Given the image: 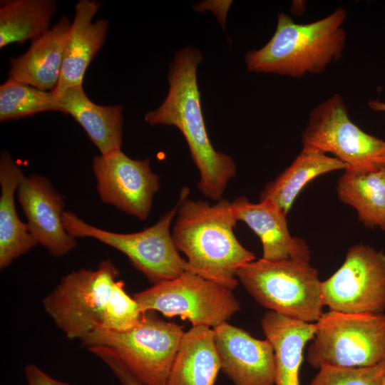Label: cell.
I'll return each mask as SVG.
<instances>
[{"instance_id": "obj_6", "label": "cell", "mask_w": 385, "mask_h": 385, "mask_svg": "<svg viewBox=\"0 0 385 385\" xmlns=\"http://www.w3.org/2000/svg\"><path fill=\"white\" fill-rule=\"evenodd\" d=\"M307 360L323 366L360 368L385 363V314L324 312Z\"/></svg>"}, {"instance_id": "obj_11", "label": "cell", "mask_w": 385, "mask_h": 385, "mask_svg": "<svg viewBox=\"0 0 385 385\" xmlns=\"http://www.w3.org/2000/svg\"><path fill=\"white\" fill-rule=\"evenodd\" d=\"M324 306L343 313H384L385 253L361 243L351 246L340 267L321 282Z\"/></svg>"}, {"instance_id": "obj_13", "label": "cell", "mask_w": 385, "mask_h": 385, "mask_svg": "<svg viewBox=\"0 0 385 385\" xmlns=\"http://www.w3.org/2000/svg\"><path fill=\"white\" fill-rule=\"evenodd\" d=\"M16 192L29 232L38 244L54 257L71 252L76 241L63 225L64 197L50 180L40 175L24 176Z\"/></svg>"}, {"instance_id": "obj_28", "label": "cell", "mask_w": 385, "mask_h": 385, "mask_svg": "<svg viewBox=\"0 0 385 385\" xmlns=\"http://www.w3.org/2000/svg\"><path fill=\"white\" fill-rule=\"evenodd\" d=\"M88 350L106 364L122 385H146L130 374L119 360L105 348L93 346Z\"/></svg>"}, {"instance_id": "obj_1", "label": "cell", "mask_w": 385, "mask_h": 385, "mask_svg": "<svg viewBox=\"0 0 385 385\" xmlns=\"http://www.w3.org/2000/svg\"><path fill=\"white\" fill-rule=\"evenodd\" d=\"M202 59L200 51L192 46L176 52L168 70V94L145 120L151 125H173L182 133L200 173L198 190L218 201L236 174V165L231 156L213 148L206 130L197 80Z\"/></svg>"}, {"instance_id": "obj_29", "label": "cell", "mask_w": 385, "mask_h": 385, "mask_svg": "<svg viewBox=\"0 0 385 385\" xmlns=\"http://www.w3.org/2000/svg\"><path fill=\"white\" fill-rule=\"evenodd\" d=\"M24 374L28 385H70L51 377L34 364L25 366Z\"/></svg>"}, {"instance_id": "obj_12", "label": "cell", "mask_w": 385, "mask_h": 385, "mask_svg": "<svg viewBox=\"0 0 385 385\" xmlns=\"http://www.w3.org/2000/svg\"><path fill=\"white\" fill-rule=\"evenodd\" d=\"M92 168L101 201L145 220L160 180L150 167L148 159L135 160L121 150L93 158Z\"/></svg>"}, {"instance_id": "obj_24", "label": "cell", "mask_w": 385, "mask_h": 385, "mask_svg": "<svg viewBox=\"0 0 385 385\" xmlns=\"http://www.w3.org/2000/svg\"><path fill=\"white\" fill-rule=\"evenodd\" d=\"M56 11L51 0H14L3 1L0 7V48L31 41L50 28Z\"/></svg>"}, {"instance_id": "obj_7", "label": "cell", "mask_w": 385, "mask_h": 385, "mask_svg": "<svg viewBox=\"0 0 385 385\" xmlns=\"http://www.w3.org/2000/svg\"><path fill=\"white\" fill-rule=\"evenodd\" d=\"M178 207V201L155 224L133 233L98 228L70 211L63 212V222L74 238H93L124 254L132 265L155 284L176 279L186 272H193L187 260L180 255L170 232Z\"/></svg>"}, {"instance_id": "obj_3", "label": "cell", "mask_w": 385, "mask_h": 385, "mask_svg": "<svg viewBox=\"0 0 385 385\" xmlns=\"http://www.w3.org/2000/svg\"><path fill=\"white\" fill-rule=\"evenodd\" d=\"M345 9L339 8L326 17L297 24L287 14H278L275 31L261 48L248 51V71L300 78L320 73L341 56L346 43L343 27Z\"/></svg>"}, {"instance_id": "obj_25", "label": "cell", "mask_w": 385, "mask_h": 385, "mask_svg": "<svg viewBox=\"0 0 385 385\" xmlns=\"http://www.w3.org/2000/svg\"><path fill=\"white\" fill-rule=\"evenodd\" d=\"M50 111L61 112L53 91H42L11 78L1 85V122Z\"/></svg>"}, {"instance_id": "obj_27", "label": "cell", "mask_w": 385, "mask_h": 385, "mask_svg": "<svg viewBox=\"0 0 385 385\" xmlns=\"http://www.w3.org/2000/svg\"><path fill=\"white\" fill-rule=\"evenodd\" d=\"M309 385H382L385 363L369 367L323 366Z\"/></svg>"}, {"instance_id": "obj_22", "label": "cell", "mask_w": 385, "mask_h": 385, "mask_svg": "<svg viewBox=\"0 0 385 385\" xmlns=\"http://www.w3.org/2000/svg\"><path fill=\"white\" fill-rule=\"evenodd\" d=\"M346 169L334 157L314 148L303 146L294 161L261 192L260 198L275 202L287 214L303 188L315 178L334 170Z\"/></svg>"}, {"instance_id": "obj_16", "label": "cell", "mask_w": 385, "mask_h": 385, "mask_svg": "<svg viewBox=\"0 0 385 385\" xmlns=\"http://www.w3.org/2000/svg\"><path fill=\"white\" fill-rule=\"evenodd\" d=\"M101 4L94 0H81L75 6V16L66 37L63 61L56 96L67 88L83 85L85 73L104 43L108 21L92 19Z\"/></svg>"}, {"instance_id": "obj_18", "label": "cell", "mask_w": 385, "mask_h": 385, "mask_svg": "<svg viewBox=\"0 0 385 385\" xmlns=\"http://www.w3.org/2000/svg\"><path fill=\"white\" fill-rule=\"evenodd\" d=\"M56 97L61 112L73 116L81 125L101 155L121 150L123 106L93 103L85 93L83 85L68 88Z\"/></svg>"}, {"instance_id": "obj_20", "label": "cell", "mask_w": 385, "mask_h": 385, "mask_svg": "<svg viewBox=\"0 0 385 385\" xmlns=\"http://www.w3.org/2000/svg\"><path fill=\"white\" fill-rule=\"evenodd\" d=\"M20 166L4 151L0 158V269L38 245L26 223L19 218L14 194L24 177Z\"/></svg>"}, {"instance_id": "obj_31", "label": "cell", "mask_w": 385, "mask_h": 385, "mask_svg": "<svg viewBox=\"0 0 385 385\" xmlns=\"http://www.w3.org/2000/svg\"><path fill=\"white\" fill-rule=\"evenodd\" d=\"M382 385H385V375L383 377Z\"/></svg>"}, {"instance_id": "obj_21", "label": "cell", "mask_w": 385, "mask_h": 385, "mask_svg": "<svg viewBox=\"0 0 385 385\" xmlns=\"http://www.w3.org/2000/svg\"><path fill=\"white\" fill-rule=\"evenodd\" d=\"M220 370L213 329L192 327L184 334L165 385H214Z\"/></svg>"}, {"instance_id": "obj_10", "label": "cell", "mask_w": 385, "mask_h": 385, "mask_svg": "<svg viewBox=\"0 0 385 385\" xmlns=\"http://www.w3.org/2000/svg\"><path fill=\"white\" fill-rule=\"evenodd\" d=\"M303 146L331 153L346 170L372 171L385 167V141L369 135L349 118L335 93L311 111L302 134Z\"/></svg>"}, {"instance_id": "obj_15", "label": "cell", "mask_w": 385, "mask_h": 385, "mask_svg": "<svg viewBox=\"0 0 385 385\" xmlns=\"http://www.w3.org/2000/svg\"><path fill=\"white\" fill-rule=\"evenodd\" d=\"M231 205L236 220L245 222L260 238L262 259L309 261L310 250L307 242L290 235L287 214L275 202L266 198L254 203L246 197H240L231 202Z\"/></svg>"}, {"instance_id": "obj_30", "label": "cell", "mask_w": 385, "mask_h": 385, "mask_svg": "<svg viewBox=\"0 0 385 385\" xmlns=\"http://www.w3.org/2000/svg\"><path fill=\"white\" fill-rule=\"evenodd\" d=\"M369 107L377 112H385V102L379 100H371L368 102Z\"/></svg>"}, {"instance_id": "obj_2", "label": "cell", "mask_w": 385, "mask_h": 385, "mask_svg": "<svg viewBox=\"0 0 385 385\" xmlns=\"http://www.w3.org/2000/svg\"><path fill=\"white\" fill-rule=\"evenodd\" d=\"M188 193L183 188L178 200L174 243L195 274L233 290L238 284L237 270L255 260V255L234 233L237 221L231 202L222 198L211 205L190 200Z\"/></svg>"}, {"instance_id": "obj_5", "label": "cell", "mask_w": 385, "mask_h": 385, "mask_svg": "<svg viewBox=\"0 0 385 385\" xmlns=\"http://www.w3.org/2000/svg\"><path fill=\"white\" fill-rule=\"evenodd\" d=\"M185 332L182 326L147 312L128 331L97 328L81 342L87 349L105 348L145 384L165 385Z\"/></svg>"}, {"instance_id": "obj_26", "label": "cell", "mask_w": 385, "mask_h": 385, "mask_svg": "<svg viewBox=\"0 0 385 385\" xmlns=\"http://www.w3.org/2000/svg\"><path fill=\"white\" fill-rule=\"evenodd\" d=\"M136 300L127 294L125 283L117 279L111 289L98 328L125 332L138 325L145 314Z\"/></svg>"}, {"instance_id": "obj_17", "label": "cell", "mask_w": 385, "mask_h": 385, "mask_svg": "<svg viewBox=\"0 0 385 385\" xmlns=\"http://www.w3.org/2000/svg\"><path fill=\"white\" fill-rule=\"evenodd\" d=\"M71 24L67 16H62L46 33L33 41L24 54L11 58L9 78L42 91H53L61 73Z\"/></svg>"}, {"instance_id": "obj_14", "label": "cell", "mask_w": 385, "mask_h": 385, "mask_svg": "<svg viewBox=\"0 0 385 385\" xmlns=\"http://www.w3.org/2000/svg\"><path fill=\"white\" fill-rule=\"evenodd\" d=\"M221 370L234 385H275V357L270 342L224 322L214 328Z\"/></svg>"}, {"instance_id": "obj_23", "label": "cell", "mask_w": 385, "mask_h": 385, "mask_svg": "<svg viewBox=\"0 0 385 385\" xmlns=\"http://www.w3.org/2000/svg\"><path fill=\"white\" fill-rule=\"evenodd\" d=\"M337 192L342 202L356 210L365 227L385 230V167L372 171L345 170Z\"/></svg>"}, {"instance_id": "obj_9", "label": "cell", "mask_w": 385, "mask_h": 385, "mask_svg": "<svg viewBox=\"0 0 385 385\" xmlns=\"http://www.w3.org/2000/svg\"><path fill=\"white\" fill-rule=\"evenodd\" d=\"M119 270L109 260L95 270L81 269L64 276L43 299V307L69 339H82L101 326Z\"/></svg>"}, {"instance_id": "obj_4", "label": "cell", "mask_w": 385, "mask_h": 385, "mask_svg": "<svg viewBox=\"0 0 385 385\" xmlns=\"http://www.w3.org/2000/svg\"><path fill=\"white\" fill-rule=\"evenodd\" d=\"M237 279L265 308L287 317L315 323L324 304L317 270L309 261L260 258L241 267Z\"/></svg>"}, {"instance_id": "obj_8", "label": "cell", "mask_w": 385, "mask_h": 385, "mask_svg": "<svg viewBox=\"0 0 385 385\" xmlns=\"http://www.w3.org/2000/svg\"><path fill=\"white\" fill-rule=\"evenodd\" d=\"M143 312L178 316L192 327L214 328L240 310L232 290L192 272L153 284L133 296Z\"/></svg>"}, {"instance_id": "obj_19", "label": "cell", "mask_w": 385, "mask_h": 385, "mask_svg": "<svg viewBox=\"0 0 385 385\" xmlns=\"http://www.w3.org/2000/svg\"><path fill=\"white\" fill-rule=\"evenodd\" d=\"M261 327L274 352L275 385H299L303 351L314 337L315 323L295 320L269 310L261 319Z\"/></svg>"}]
</instances>
